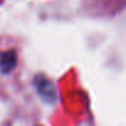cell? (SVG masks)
I'll return each mask as SVG.
<instances>
[{"instance_id":"7a4b0ae2","label":"cell","mask_w":126,"mask_h":126,"mask_svg":"<svg viewBox=\"0 0 126 126\" xmlns=\"http://www.w3.org/2000/svg\"><path fill=\"white\" fill-rule=\"evenodd\" d=\"M16 63H17V56L14 49L0 53V69L4 74L11 72L16 67Z\"/></svg>"},{"instance_id":"6da1fadb","label":"cell","mask_w":126,"mask_h":126,"mask_svg":"<svg viewBox=\"0 0 126 126\" xmlns=\"http://www.w3.org/2000/svg\"><path fill=\"white\" fill-rule=\"evenodd\" d=\"M35 87L41 99L46 103L53 104L57 100V92L53 83L43 76H36L35 78Z\"/></svg>"}]
</instances>
